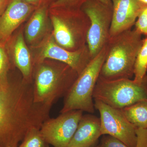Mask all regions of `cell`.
<instances>
[{
	"label": "cell",
	"instance_id": "obj_1",
	"mask_svg": "<svg viewBox=\"0 0 147 147\" xmlns=\"http://www.w3.org/2000/svg\"><path fill=\"white\" fill-rule=\"evenodd\" d=\"M47 109L35 102L33 90L0 88V147H18L31 129L40 128Z\"/></svg>",
	"mask_w": 147,
	"mask_h": 147
},
{
	"label": "cell",
	"instance_id": "obj_2",
	"mask_svg": "<svg viewBox=\"0 0 147 147\" xmlns=\"http://www.w3.org/2000/svg\"><path fill=\"white\" fill-rule=\"evenodd\" d=\"M142 35L134 30H127L110 37L99 77L106 80L131 79L134 76L135 61L142 47Z\"/></svg>",
	"mask_w": 147,
	"mask_h": 147
},
{
	"label": "cell",
	"instance_id": "obj_3",
	"mask_svg": "<svg viewBox=\"0 0 147 147\" xmlns=\"http://www.w3.org/2000/svg\"><path fill=\"white\" fill-rule=\"evenodd\" d=\"M54 36L59 45L69 51L86 46L90 26L88 17L81 9L51 8Z\"/></svg>",
	"mask_w": 147,
	"mask_h": 147
},
{
	"label": "cell",
	"instance_id": "obj_4",
	"mask_svg": "<svg viewBox=\"0 0 147 147\" xmlns=\"http://www.w3.org/2000/svg\"><path fill=\"white\" fill-rule=\"evenodd\" d=\"M106 54V45L92 59L72 84L66 93L61 113L80 110L94 113L95 108L93 94Z\"/></svg>",
	"mask_w": 147,
	"mask_h": 147
},
{
	"label": "cell",
	"instance_id": "obj_5",
	"mask_svg": "<svg viewBox=\"0 0 147 147\" xmlns=\"http://www.w3.org/2000/svg\"><path fill=\"white\" fill-rule=\"evenodd\" d=\"M93 97L119 109L147 100V75L141 84L131 79L108 80L99 77Z\"/></svg>",
	"mask_w": 147,
	"mask_h": 147
},
{
	"label": "cell",
	"instance_id": "obj_6",
	"mask_svg": "<svg viewBox=\"0 0 147 147\" xmlns=\"http://www.w3.org/2000/svg\"><path fill=\"white\" fill-rule=\"evenodd\" d=\"M81 9L90 21L86 44L92 59L100 53L110 39L113 6L106 5L98 0H89Z\"/></svg>",
	"mask_w": 147,
	"mask_h": 147
},
{
	"label": "cell",
	"instance_id": "obj_7",
	"mask_svg": "<svg viewBox=\"0 0 147 147\" xmlns=\"http://www.w3.org/2000/svg\"><path fill=\"white\" fill-rule=\"evenodd\" d=\"M94 100L95 108L100 113L101 134L115 137L129 147H136L137 128L129 121L122 110Z\"/></svg>",
	"mask_w": 147,
	"mask_h": 147
},
{
	"label": "cell",
	"instance_id": "obj_8",
	"mask_svg": "<svg viewBox=\"0 0 147 147\" xmlns=\"http://www.w3.org/2000/svg\"><path fill=\"white\" fill-rule=\"evenodd\" d=\"M83 113L82 110H72L45 121L40 130L46 143L54 147H68Z\"/></svg>",
	"mask_w": 147,
	"mask_h": 147
},
{
	"label": "cell",
	"instance_id": "obj_9",
	"mask_svg": "<svg viewBox=\"0 0 147 147\" xmlns=\"http://www.w3.org/2000/svg\"><path fill=\"white\" fill-rule=\"evenodd\" d=\"M68 67L69 66L62 72L48 66L42 65L39 67L34 90L35 102L49 106L55 97L65 92L67 93L70 87L61 85V82L64 72Z\"/></svg>",
	"mask_w": 147,
	"mask_h": 147
},
{
	"label": "cell",
	"instance_id": "obj_10",
	"mask_svg": "<svg viewBox=\"0 0 147 147\" xmlns=\"http://www.w3.org/2000/svg\"><path fill=\"white\" fill-rule=\"evenodd\" d=\"M41 60L51 59L60 61L70 67L79 75L92 59L87 45L76 51H69L47 40L40 51Z\"/></svg>",
	"mask_w": 147,
	"mask_h": 147
},
{
	"label": "cell",
	"instance_id": "obj_11",
	"mask_svg": "<svg viewBox=\"0 0 147 147\" xmlns=\"http://www.w3.org/2000/svg\"><path fill=\"white\" fill-rule=\"evenodd\" d=\"M112 1L113 18L110 37L131 29L142 11L147 7L139 0H112Z\"/></svg>",
	"mask_w": 147,
	"mask_h": 147
},
{
	"label": "cell",
	"instance_id": "obj_12",
	"mask_svg": "<svg viewBox=\"0 0 147 147\" xmlns=\"http://www.w3.org/2000/svg\"><path fill=\"white\" fill-rule=\"evenodd\" d=\"M36 9L25 0H10L0 16V41L6 42L14 31Z\"/></svg>",
	"mask_w": 147,
	"mask_h": 147
},
{
	"label": "cell",
	"instance_id": "obj_13",
	"mask_svg": "<svg viewBox=\"0 0 147 147\" xmlns=\"http://www.w3.org/2000/svg\"><path fill=\"white\" fill-rule=\"evenodd\" d=\"M101 135L100 118L92 115L83 116L68 147H92Z\"/></svg>",
	"mask_w": 147,
	"mask_h": 147
},
{
	"label": "cell",
	"instance_id": "obj_14",
	"mask_svg": "<svg viewBox=\"0 0 147 147\" xmlns=\"http://www.w3.org/2000/svg\"><path fill=\"white\" fill-rule=\"evenodd\" d=\"M13 57L14 63L25 79L30 75L32 70L31 58L24 37L18 35L13 46Z\"/></svg>",
	"mask_w": 147,
	"mask_h": 147
},
{
	"label": "cell",
	"instance_id": "obj_15",
	"mask_svg": "<svg viewBox=\"0 0 147 147\" xmlns=\"http://www.w3.org/2000/svg\"><path fill=\"white\" fill-rule=\"evenodd\" d=\"M48 12V7H41L36 9L32 13L26 29V38L29 42L34 41L42 33Z\"/></svg>",
	"mask_w": 147,
	"mask_h": 147
},
{
	"label": "cell",
	"instance_id": "obj_16",
	"mask_svg": "<svg viewBox=\"0 0 147 147\" xmlns=\"http://www.w3.org/2000/svg\"><path fill=\"white\" fill-rule=\"evenodd\" d=\"M129 121L137 128H147V100L121 109Z\"/></svg>",
	"mask_w": 147,
	"mask_h": 147
},
{
	"label": "cell",
	"instance_id": "obj_17",
	"mask_svg": "<svg viewBox=\"0 0 147 147\" xmlns=\"http://www.w3.org/2000/svg\"><path fill=\"white\" fill-rule=\"evenodd\" d=\"M147 71V37L143 39L142 47L137 55L134 64L133 80L141 84L144 81Z\"/></svg>",
	"mask_w": 147,
	"mask_h": 147
},
{
	"label": "cell",
	"instance_id": "obj_18",
	"mask_svg": "<svg viewBox=\"0 0 147 147\" xmlns=\"http://www.w3.org/2000/svg\"><path fill=\"white\" fill-rule=\"evenodd\" d=\"M38 127H34L28 132L18 147H46L45 139Z\"/></svg>",
	"mask_w": 147,
	"mask_h": 147
},
{
	"label": "cell",
	"instance_id": "obj_19",
	"mask_svg": "<svg viewBox=\"0 0 147 147\" xmlns=\"http://www.w3.org/2000/svg\"><path fill=\"white\" fill-rule=\"evenodd\" d=\"M5 42L0 41V88L6 89L9 86L7 72L8 67V59L6 53Z\"/></svg>",
	"mask_w": 147,
	"mask_h": 147
},
{
	"label": "cell",
	"instance_id": "obj_20",
	"mask_svg": "<svg viewBox=\"0 0 147 147\" xmlns=\"http://www.w3.org/2000/svg\"><path fill=\"white\" fill-rule=\"evenodd\" d=\"M89 0H57L51 8H60L72 10H80Z\"/></svg>",
	"mask_w": 147,
	"mask_h": 147
},
{
	"label": "cell",
	"instance_id": "obj_21",
	"mask_svg": "<svg viewBox=\"0 0 147 147\" xmlns=\"http://www.w3.org/2000/svg\"><path fill=\"white\" fill-rule=\"evenodd\" d=\"M136 30L141 34L147 37V7L144 9L135 22Z\"/></svg>",
	"mask_w": 147,
	"mask_h": 147
},
{
	"label": "cell",
	"instance_id": "obj_22",
	"mask_svg": "<svg viewBox=\"0 0 147 147\" xmlns=\"http://www.w3.org/2000/svg\"><path fill=\"white\" fill-rule=\"evenodd\" d=\"M104 135L101 140L99 147H129L115 137Z\"/></svg>",
	"mask_w": 147,
	"mask_h": 147
},
{
	"label": "cell",
	"instance_id": "obj_23",
	"mask_svg": "<svg viewBox=\"0 0 147 147\" xmlns=\"http://www.w3.org/2000/svg\"><path fill=\"white\" fill-rule=\"evenodd\" d=\"M136 147H147V128H137Z\"/></svg>",
	"mask_w": 147,
	"mask_h": 147
},
{
	"label": "cell",
	"instance_id": "obj_24",
	"mask_svg": "<svg viewBox=\"0 0 147 147\" xmlns=\"http://www.w3.org/2000/svg\"><path fill=\"white\" fill-rule=\"evenodd\" d=\"M25 1L30 4L34 6L35 7L37 8L41 7H48L49 4L51 3L52 5L51 6H52L57 0H25Z\"/></svg>",
	"mask_w": 147,
	"mask_h": 147
},
{
	"label": "cell",
	"instance_id": "obj_25",
	"mask_svg": "<svg viewBox=\"0 0 147 147\" xmlns=\"http://www.w3.org/2000/svg\"><path fill=\"white\" fill-rule=\"evenodd\" d=\"M9 1L10 0H0V16L5 10Z\"/></svg>",
	"mask_w": 147,
	"mask_h": 147
},
{
	"label": "cell",
	"instance_id": "obj_26",
	"mask_svg": "<svg viewBox=\"0 0 147 147\" xmlns=\"http://www.w3.org/2000/svg\"><path fill=\"white\" fill-rule=\"evenodd\" d=\"M98 1L106 5L109 6H113L112 0H98Z\"/></svg>",
	"mask_w": 147,
	"mask_h": 147
},
{
	"label": "cell",
	"instance_id": "obj_27",
	"mask_svg": "<svg viewBox=\"0 0 147 147\" xmlns=\"http://www.w3.org/2000/svg\"><path fill=\"white\" fill-rule=\"evenodd\" d=\"M139 1L147 5V0H139Z\"/></svg>",
	"mask_w": 147,
	"mask_h": 147
},
{
	"label": "cell",
	"instance_id": "obj_28",
	"mask_svg": "<svg viewBox=\"0 0 147 147\" xmlns=\"http://www.w3.org/2000/svg\"><path fill=\"white\" fill-rule=\"evenodd\" d=\"M99 147V146H96V147Z\"/></svg>",
	"mask_w": 147,
	"mask_h": 147
}]
</instances>
